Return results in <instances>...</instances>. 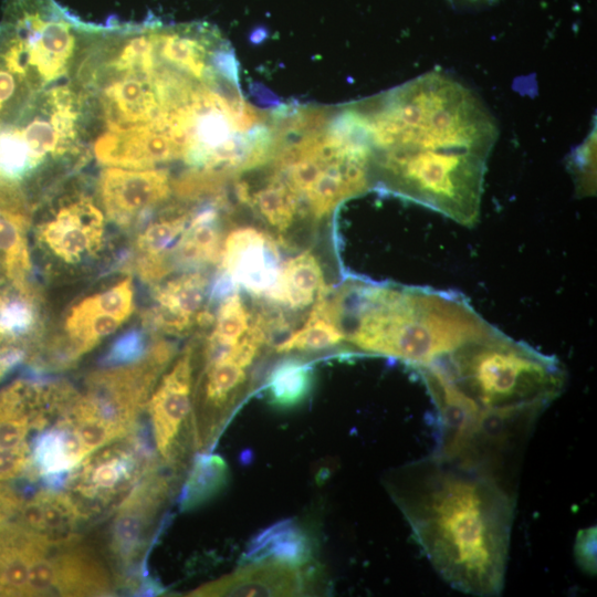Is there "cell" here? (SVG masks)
<instances>
[{"label": "cell", "mask_w": 597, "mask_h": 597, "mask_svg": "<svg viewBox=\"0 0 597 597\" xmlns=\"http://www.w3.org/2000/svg\"><path fill=\"white\" fill-rule=\"evenodd\" d=\"M371 156L373 185L472 227L498 127L479 97L443 73L350 105Z\"/></svg>", "instance_id": "cell-1"}, {"label": "cell", "mask_w": 597, "mask_h": 597, "mask_svg": "<svg viewBox=\"0 0 597 597\" xmlns=\"http://www.w3.org/2000/svg\"><path fill=\"white\" fill-rule=\"evenodd\" d=\"M388 486L446 583L474 596L502 593L515 506L505 482L433 453L398 470Z\"/></svg>", "instance_id": "cell-2"}, {"label": "cell", "mask_w": 597, "mask_h": 597, "mask_svg": "<svg viewBox=\"0 0 597 597\" xmlns=\"http://www.w3.org/2000/svg\"><path fill=\"white\" fill-rule=\"evenodd\" d=\"M336 294L345 341L416 369L495 328L453 292L353 280Z\"/></svg>", "instance_id": "cell-3"}, {"label": "cell", "mask_w": 597, "mask_h": 597, "mask_svg": "<svg viewBox=\"0 0 597 597\" xmlns=\"http://www.w3.org/2000/svg\"><path fill=\"white\" fill-rule=\"evenodd\" d=\"M421 368L434 373L480 411L542 412L561 395L566 381L555 357L498 328Z\"/></svg>", "instance_id": "cell-4"}, {"label": "cell", "mask_w": 597, "mask_h": 597, "mask_svg": "<svg viewBox=\"0 0 597 597\" xmlns=\"http://www.w3.org/2000/svg\"><path fill=\"white\" fill-rule=\"evenodd\" d=\"M1 24L17 40L38 93L67 76L93 28L55 0H7Z\"/></svg>", "instance_id": "cell-5"}, {"label": "cell", "mask_w": 597, "mask_h": 597, "mask_svg": "<svg viewBox=\"0 0 597 597\" xmlns=\"http://www.w3.org/2000/svg\"><path fill=\"white\" fill-rule=\"evenodd\" d=\"M154 468L153 452L136 429L85 457L69 472L63 489L90 519L106 509L115 510Z\"/></svg>", "instance_id": "cell-6"}, {"label": "cell", "mask_w": 597, "mask_h": 597, "mask_svg": "<svg viewBox=\"0 0 597 597\" xmlns=\"http://www.w3.org/2000/svg\"><path fill=\"white\" fill-rule=\"evenodd\" d=\"M220 274L213 283L223 291L242 287L270 300L279 281L282 262L279 243L265 231L241 227L222 243Z\"/></svg>", "instance_id": "cell-7"}, {"label": "cell", "mask_w": 597, "mask_h": 597, "mask_svg": "<svg viewBox=\"0 0 597 597\" xmlns=\"http://www.w3.org/2000/svg\"><path fill=\"white\" fill-rule=\"evenodd\" d=\"M169 481L157 467L146 473L115 507L107 537L112 561L125 574L142 558Z\"/></svg>", "instance_id": "cell-8"}, {"label": "cell", "mask_w": 597, "mask_h": 597, "mask_svg": "<svg viewBox=\"0 0 597 597\" xmlns=\"http://www.w3.org/2000/svg\"><path fill=\"white\" fill-rule=\"evenodd\" d=\"M98 163L111 167L149 169L182 160L184 147L171 134L166 109L150 123L130 128L106 129L93 144Z\"/></svg>", "instance_id": "cell-9"}, {"label": "cell", "mask_w": 597, "mask_h": 597, "mask_svg": "<svg viewBox=\"0 0 597 597\" xmlns=\"http://www.w3.org/2000/svg\"><path fill=\"white\" fill-rule=\"evenodd\" d=\"M172 182L167 169L102 170L98 192L107 217L119 226L133 222L146 224L153 209L171 193Z\"/></svg>", "instance_id": "cell-10"}, {"label": "cell", "mask_w": 597, "mask_h": 597, "mask_svg": "<svg viewBox=\"0 0 597 597\" xmlns=\"http://www.w3.org/2000/svg\"><path fill=\"white\" fill-rule=\"evenodd\" d=\"M192 350L188 347L166 373L147 401L157 453L171 462L191 410Z\"/></svg>", "instance_id": "cell-11"}, {"label": "cell", "mask_w": 597, "mask_h": 597, "mask_svg": "<svg viewBox=\"0 0 597 597\" xmlns=\"http://www.w3.org/2000/svg\"><path fill=\"white\" fill-rule=\"evenodd\" d=\"M103 234V213L86 196L62 203L40 228L42 243L67 263H76L97 252Z\"/></svg>", "instance_id": "cell-12"}, {"label": "cell", "mask_w": 597, "mask_h": 597, "mask_svg": "<svg viewBox=\"0 0 597 597\" xmlns=\"http://www.w3.org/2000/svg\"><path fill=\"white\" fill-rule=\"evenodd\" d=\"M49 557L52 570L51 595L109 596L114 593L113 576L102 557L81 536L52 543Z\"/></svg>", "instance_id": "cell-13"}, {"label": "cell", "mask_w": 597, "mask_h": 597, "mask_svg": "<svg viewBox=\"0 0 597 597\" xmlns=\"http://www.w3.org/2000/svg\"><path fill=\"white\" fill-rule=\"evenodd\" d=\"M275 558L255 559L192 591V596H294L303 590L298 568Z\"/></svg>", "instance_id": "cell-14"}, {"label": "cell", "mask_w": 597, "mask_h": 597, "mask_svg": "<svg viewBox=\"0 0 597 597\" xmlns=\"http://www.w3.org/2000/svg\"><path fill=\"white\" fill-rule=\"evenodd\" d=\"M17 515V523L52 543L80 536L78 527L88 520L65 490L50 488H44L30 500L22 501Z\"/></svg>", "instance_id": "cell-15"}, {"label": "cell", "mask_w": 597, "mask_h": 597, "mask_svg": "<svg viewBox=\"0 0 597 597\" xmlns=\"http://www.w3.org/2000/svg\"><path fill=\"white\" fill-rule=\"evenodd\" d=\"M209 283L200 272H188L159 286L155 292L156 306L149 320L169 333H181L193 322L200 324Z\"/></svg>", "instance_id": "cell-16"}, {"label": "cell", "mask_w": 597, "mask_h": 597, "mask_svg": "<svg viewBox=\"0 0 597 597\" xmlns=\"http://www.w3.org/2000/svg\"><path fill=\"white\" fill-rule=\"evenodd\" d=\"M45 541L19 523L0 524L1 596H25L31 562Z\"/></svg>", "instance_id": "cell-17"}, {"label": "cell", "mask_w": 597, "mask_h": 597, "mask_svg": "<svg viewBox=\"0 0 597 597\" xmlns=\"http://www.w3.org/2000/svg\"><path fill=\"white\" fill-rule=\"evenodd\" d=\"M345 341L341 314L334 294L328 289L314 302L305 323L276 345V352H311L333 347Z\"/></svg>", "instance_id": "cell-18"}, {"label": "cell", "mask_w": 597, "mask_h": 597, "mask_svg": "<svg viewBox=\"0 0 597 597\" xmlns=\"http://www.w3.org/2000/svg\"><path fill=\"white\" fill-rule=\"evenodd\" d=\"M323 270L311 251L282 263L280 276L270 301L292 310H303L313 304L325 290Z\"/></svg>", "instance_id": "cell-19"}, {"label": "cell", "mask_w": 597, "mask_h": 597, "mask_svg": "<svg viewBox=\"0 0 597 597\" xmlns=\"http://www.w3.org/2000/svg\"><path fill=\"white\" fill-rule=\"evenodd\" d=\"M224 200H212L192 211L187 229L177 243V261L188 268L217 262L222 248L218 228Z\"/></svg>", "instance_id": "cell-20"}, {"label": "cell", "mask_w": 597, "mask_h": 597, "mask_svg": "<svg viewBox=\"0 0 597 597\" xmlns=\"http://www.w3.org/2000/svg\"><path fill=\"white\" fill-rule=\"evenodd\" d=\"M122 323L119 318L91 307L84 300L76 303L65 321L71 358L74 359L91 350L104 337L114 333Z\"/></svg>", "instance_id": "cell-21"}, {"label": "cell", "mask_w": 597, "mask_h": 597, "mask_svg": "<svg viewBox=\"0 0 597 597\" xmlns=\"http://www.w3.org/2000/svg\"><path fill=\"white\" fill-rule=\"evenodd\" d=\"M227 479L228 467L222 458L197 455L181 491L180 509L190 511L203 505L220 492Z\"/></svg>", "instance_id": "cell-22"}, {"label": "cell", "mask_w": 597, "mask_h": 597, "mask_svg": "<svg viewBox=\"0 0 597 597\" xmlns=\"http://www.w3.org/2000/svg\"><path fill=\"white\" fill-rule=\"evenodd\" d=\"M313 383V370L298 359L277 364L266 378V392L272 405L290 408L302 402Z\"/></svg>", "instance_id": "cell-23"}, {"label": "cell", "mask_w": 597, "mask_h": 597, "mask_svg": "<svg viewBox=\"0 0 597 597\" xmlns=\"http://www.w3.org/2000/svg\"><path fill=\"white\" fill-rule=\"evenodd\" d=\"M250 327V316L241 295L233 291L220 300L216 324L209 337L207 358L235 345Z\"/></svg>", "instance_id": "cell-24"}, {"label": "cell", "mask_w": 597, "mask_h": 597, "mask_svg": "<svg viewBox=\"0 0 597 597\" xmlns=\"http://www.w3.org/2000/svg\"><path fill=\"white\" fill-rule=\"evenodd\" d=\"M250 559L275 558L301 566L307 561V540L297 530L281 523L264 531L249 548Z\"/></svg>", "instance_id": "cell-25"}, {"label": "cell", "mask_w": 597, "mask_h": 597, "mask_svg": "<svg viewBox=\"0 0 597 597\" xmlns=\"http://www.w3.org/2000/svg\"><path fill=\"white\" fill-rule=\"evenodd\" d=\"M192 211L176 213L146 224L137 239L142 256L166 258V252L177 245L187 229Z\"/></svg>", "instance_id": "cell-26"}, {"label": "cell", "mask_w": 597, "mask_h": 597, "mask_svg": "<svg viewBox=\"0 0 597 597\" xmlns=\"http://www.w3.org/2000/svg\"><path fill=\"white\" fill-rule=\"evenodd\" d=\"M34 168L29 148L13 125L0 128V174L17 180Z\"/></svg>", "instance_id": "cell-27"}, {"label": "cell", "mask_w": 597, "mask_h": 597, "mask_svg": "<svg viewBox=\"0 0 597 597\" xmlns=\"http://www.w3.org/2000/svg\"><path fill=\"white\" fill-rule=\"evenodd\" d=\"M36 94L0 61V128L14 123Z\"/></svg>", "instance_id": "cell-28"}, {"label": "cell", "mask_w": 597, "mask_h": 597, "mask_svg": "<svg viewBox=\"0 0 597 597\" xmlns=\"http://www.w3.org/2000/svg\"><path fill=\"white\" fill-rule=\"evenodd\" d=\"M146 334L130 328L116 337L98 359L102 368L122 367L140 362L148 352Z\"/></svg>", "instance_id": "cell-29"}, {"label": "cell", "mask_w": 597, "mask_h": 597, "mask_svg": "<svg viewBox=\"0 0 597 597\" xmlns=\"http://www.w3.org/2000/svg\"><path fill=\"white\" fill-rule=\"evenodd\" d=\"M91 307L125 322L134 310V287L130 277L111 289L83 298Z\"/></svg>", "instance_id": "cell-30"}, {"label": "cell", "mask_w": 597, "mask_h": 597, "mask_svg": "<svg viewBox=\"0 0 597 597\" xmlns=\"http://www.w3.org/2000/svg\"><path fill=\"white\" fill-rule=\"evenodd\" d=\"M35 312L28 298H0V334H27L35 324Z\"/></svg>", "instance_id": "cell-31"}, {"label": "cell", "mask_w": 597, "mask_h": 597, "mask_svg": "<svg viewBox=\"0 0 597 597\" xmlns=\"http://www.w3.org/2000/svg\"><path fill=\"white\" fill-rule=\"evenodd\" d=\"M575 559L587 574H596V526L580 530L574 545Z\"/></svg>", "instance_id": "cell-32"}, {"label": "cell", "mask_w": 597, "mask_h": 597, "mask_svg": "<svg viewBox=\"0 0 597 597\" xmlns=\"http://www.w3.org/2000/svg\"><path fill=\"white\" fill-rule=\"evenodd\" d=\"M28 469L33 470L29 447L15 450H0V482L17 478Z\"/></svg>", "instance_id": "cell-33"}, {"label": "cell", "mask_w": 597, "mask_h": 597, "mask_svg": "<svg viewBox=\"0 0 597 597\" xmlns=\"http://www.w3.org/2000/svg\"><path fill=\"white\" fill-rule=\"evenodd\" d=\"M22 501L12 491L0 486V524L18 513Z\"/></svg>", "instance_id": "cell-34"}, {"label": "cell", "mask_w": 597, "mask_h": 597, "mask_svg": "<svg viewBox=\"0 0 597 597\" xmlns=\"http://www.w3.org/2000/svg\"><path fill=\"white\" fill-rule=\"evenodd\" d=\"M0 336H1V334H0Z\"/></svg>", "instance_id": "cell-35"}]
</instances>
